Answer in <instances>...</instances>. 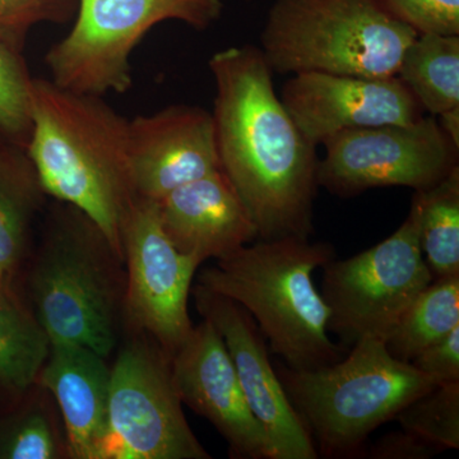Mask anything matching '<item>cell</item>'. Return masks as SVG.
Returning a JSON list of instances; mask_svg holds the SVG:
<instances>
[{
    "instance_id": "6da1fadb",
    "label": "cell",
    "mask_w": 459,
    "mask_h": 459,
    "mask_svg": "<svg viewBox=\"0 0 459 459\" xmlns=\"http://www.w3.org/2000/svg\"><path fill=\"white\" fill-rule=\"evenodd\" d=\"M213 126L221 171L255 222L258 238H310L318 192L316 146L283 107L261 49L211 56Z\"/></svg>"
},
{
    "instance_id": "7a4b0ae2",
    "label": "cell",
    "mask_w": 459,
    "mask_h": 459,
    "mask_svg": "<svg viewBox=\"0 0 459 459\" xmlns=\"http://www.w3.org/2000/svg\"><path fill=\"white\" fill-rule=\"evenodd\" d=\"M26 151L45 193L89 216L123 261V230L137 201L129 120L100 96L33 78Z\"/></svg>"
},
{
    "instance_id": "3957f363",
    "label": "cell",
    "mask_w": 459,
    "mask_h": 459,
    "mask_svg": "<svg viewBox=\"0 0 459 459\" xmlns=\"http://www.w3.org/2000/svg\"><path fill=\"white\" fill-rule=\"evenodd\" d=\"M334 258L328 243L256 238L204 268L198 285L243 307L290 369H316L349 351L329 338L328 307L313 280Z\"/></svg>"
},
{
    "instance_id": "277c9868",
    "label": "cell",
    "mask_w": 459,
    "mask_h": 459,
    "mask_svg": "<svg viewBox=\"0 0 459 459\" xmlns=\"http://www.w3.org/2000/svg\"><path fill=\"white\" fill-rule=\"evenodd\" d=\"M124 262L89 216L54 208L29 277L32 312L53 343H75L108 358L123 319Z\"/></svg>"
},
{
    "instance_id": "5b68a950",
    "label": "cell",
    "mask_w": 459,
    "mask_h": 459,
    "mask_svg": "<svg viewBox=\"0 0 459 459\" xmlns=\"http://www.w3.org/2000/svg\"><path fill=\"white\" fill-rule=\"evenodd\" d=\"M276 371L320 453L352 457L376 429L439 382L398 360L377 338L353 344L341 360L310 370Z\"/></svg>"
},
{
    "instance_id": "8992f818",
    "label": "cell",
    "mask_w": 459,
    "mask_h": 459,
    "mask_svg": "<svg viewBox=\"0 0 459 459\" xmlns=\"http://www.w3.org/2000/svg\"><path fill=\"white\" fill-rule=\"evenodd\" d=\"M416 36L376 0H274L259 49L273 74L391 77Z\"/></svg>"
},
{
    "instance_id": "52a82bcc",
    "label": "cell",
    "mask_w": 459,
    "mask_h": 459,
    "mask_svg": "<svg viewBox=\"0 0 459 459\" xmlns=\"http://www.w3.org/2000/svg\"><path fill=\"white\" fill-rule=\"evenodd\" d=\"M222 11V0H78L74 27L45 63L63 89L122 95L133 84V50L152 27L175 20L204 31Z\"/></svg>"
},
{
    "instance_id": "ba28073f",
    "label": "cell",
    "mask_w": 459,
    "mask_h": 459,
    "mask_svg": "<svg viewBox=\"0 0 459 459\" xmlns=\"http://www.w3.org/2000/svg\"><path fill=\"white\" fill-rule=\"evenodd\" d=\"M328 332L346 350L364 338L385 341L411 304L433 282L420 244V202L394 234L351 258L323 265Z\"/></svg>"
},
{
    "instance_id": "9c48e42d",
    "label": "cell",
    "mask_w": 459,
    "mask_h": 459,
    "mask_svg": "<svg viewBox=\"0 0 459 459\" xmlns=\"http://www.w3.org/2000/svg\"><path fill=\"white\" fill-rule=\"evenodd\" d=\"M171 358L135 333L110 368L108 435L101 459H210L183 411Z\"/></svg>"
},
{
    "instance_id": "30bf717a",
    "label": "cell",
    "mask_w": 459,
    "mask_h": 459,
    "mask_svg": "<svg viewBox=\"0 0 459 459\" xmlns=\"http://www.w3.org/2000/svg\"><path fill=\"white\" fill-rule=\"evenodd\" d=\"M323 146L318 186L340 198L382 186L421 192L459 166V147L433 115L413 123L342 132Z\"/></svg>"
},
{
    "instance_id": "8fae6325",
    "label": "cell",
    "mask_w": 459,
    "mask_h": 459,
    "mask_svg": "<svg viewBox=\"0 0 459 459\" xmlns=\"http://www.w3.org/2000/svg\"><path fill=\"white\" fill-rule=\"evenodd\" d=\"M123 262L124 322L171 358L195 327L188 303L201 263L175 247L161 228L155 202L142 198L124 226Z\"/></svg>"
},
{
    "instance_id": "7c38bea8",
    "label": "cell",
    "mask_w": 459,
    "mask_h": 459,
    "mask_svg": "<svg viewBox=\"0 0 459 459\" xmlns=\"http://www.w3.org/2000/svg\"><path fill=\"white\" fill-rule=\"evenodd\" d=\"M190 294L202 318L210 320L221 334L247 404L267 435L272 459L318 458L313 437L272 367L267 340L253 316L235 301L198 283Z\"/></svg>"
},
{
    "instance_id": "4fadbf2b",
    "label": "cell",
    "mask_w": 459,
    "mask_h": 459,
    "mask_svg": "<svg viewBox=\"0 0 459 459\" xmlns=\"http://www.w3.org/2000/svg\"><path fill=\"white\" fill-rule=\"evenodd\" d=\"M296 126L316 144L355 129L413 123L424 110L397 75L291 74L280 96Z\"/></svg>"
},
{
    "instance_id": "5bb4252c",
    "label": "cell",
    "mask_w": 459,
    "mask_h": 459,
    "mask_svg": "<svg viewBox=\"0 0 459 459\" xmlns=\"http://www.w3.org/2000/svg\"><path fill=\"white\" fill-rule=\"evenodd\" d=\"M170 364L181 402L216 428L232 457L272 459L267 435L253 415L231 356L210 320L193 327Z\"/></svg>"
},
{
    "instance_id": "9a60e30c",
    "label": "cell",
    "mask_w": 459,
    "mask_h": 459,
    "mask_svg": "<svg viewBox=\"0 0 459 459\" xmlns=\"http://www.w3.org/2000/svg\"><path fill=\"white\" fill-rule=\"evenodd\" d=\"M129 161L135 195L153 202L221 171L212 113L172 105L129 120Z\"/></svg>"
},
{
    "instance_id": "2e32d148",
    "label": "cell",
    "mask_w": 459,
    "mask_h": 459,
    "mask_svg": "<svg viewBox=\"0 0 459 459\" xmlns=\"http://www.w3.org/2000/svg\"><path fill=\"white\" fill-rule=\"evenodd\" d=\"M155 204L166 237L201 264L258 238L252 217L222 171L184 184Z\"/></svg>"
},
{
    "instance_id": "e0dca14e",
    "label": "cell",
    "mask_w": 459,
    "mask_h": 459,
    "mask_svg": "<svg viewBox=\"0 0 459 459\" xmlns=\"http://www.w3.org/2000/svg\"><path fill=\"white\" fill-rule=\"evenodd\" d=\"M36 383L56 401L68 458L101 459L110 394L107 358L82 344H50Z\"/></svg>"
},
{
    "instance_id": "ac0fdd59",
    "label": "cell",
    "mask_w": 459,
    "mask_h": 459,
    "mask_svg": "<svg viewBox=\"0 0 459 459\" xmlns=\"http://www.w3.org/2000/svg\"><path fill=\"white\" fill-rule=\"evenodd\" d=\"M25 148L0 141V283L14 289L30 231L47 197Z\"/></svg>"
},
{
    "instance_id": "d6986e66",
    "label": "cell",
    "mask_w": 459,
    "mask_h": 459,
    "mask_svg": "<svg viewBox=\"0 0 459 459\" xmlns=\"http://www.w3.org/2000/svg\"><path fill=\"white\" fill-rule=\"evenodd\" d=\"M422 110L433 117L459 107V35L421 33L410 42L397 71Z\"/></svg>"
},
{
    "instance_id": "ffe728a7",
    "label": "cell",
    "mask_w": 459,
    "mask_h": 459,
    "mask_svg": "<svg viewBox=\"0 0 459 459\" xmlns=\"http://www.w3.org/2000/svg\"><path fill=\"white\" fill-rule=\"evenodd\" d=\"M50 340L16 291L0 283V386L22 394L36 385Z\"/></svg>"
},
{
    "instance_id": "44dd1931",
    "label": "cell",
    "mask_w": 459,
    "mask_h": 459,
    "mask_svg": "<svg viewBox=\"0 0 459 459\" xmlns=\"http://www.w3.org/2000/svg\"><path fill=\"white\" fill-rule=\"evenodd\" d=\"M459 325V276L434 280L385 338L389 353L411 362Z\"/></svg>"
},
{
    "instance_id": "7402d4cb",
    "label": "cell",
    "mask_w": 459,
    "mask_h": 459,
    "mask_svg": "<svg viewBox=\"0 0 459 459\" xmlns=\"http://www.w3.org/2000/svg\"><path fill=\"white\" fill-rule=\"evenodd\" d=\"M420 202V244L433 279L459 276V166Z\"/></svg>"
},
{
    "instance_id": "603a6c76",
    "label": "cell",
    "mask_w": 459,
    "mask_h": 459,
    "mask_svg": "<svg viewBox=\"0 0 459 459\" xmlns=\"http://www.w3.org/2000/svg\"><path fill=\"white\" fill-rule=\"evenodd\" d=\"M40 395L9 418L0 428V458L57 459L68 457L65 430L56 420L40 386Z\"/></svg>"
},
{
    "instance_id": "cb8c5ba5",
    "label": "cell",
    "mask_w": 459,
    "mask_h": 459,
    "mask_svg": "<svg viewBox=\"0 0 459 459\" xmlns=\"http://www.w3.org/2000/svg\"><path fill=\"white\" fill-rule=\"evenodd\" d=\"M401 429L444 449L459 448V382H443L420 395L394 418Z\"/></svg>"
},
{
    "instance_id": "d4e9b609",
    "label": "cell",
    "mask_w": 459,
    "mask_h": 459,
    "mask_svg": "<svg viewBox=\"0 0 459 459\" xmlns=\"http://www.w3.org/2000/svg\"><path fill=\"white\" fill-rule=\"evenodd\" d=\"M32 83L22 51L0 44V141L25 150L32 131Z\"/></svg>"
},
{
    "instance_id": "484cf974",
    "label": "cell",
    "mask_w": 459,
    "mask_h": 459,
    "mask_svg": "<svg viewBox=\"0 0 459 459\" xmlns=\"http://www.w3.org/2000/svg\"><path fill=\"white\" fill-rule=\"evenodd\" d=\"M77 8L78 0H0V44L23 53L33 27L71 22Z\"/></svg>"
},
{
    "instance_id": "4316f807",
    "label": "cell",
    "mask_w": 459,
    "mask_h": 459,
    "mask_svg": "<svg viewBox=\"0 0 459 459\" xmlns=\"http://www.w3.org/2000/svg\"><path fill=\"white\" fill-rule=\"evenodd\" d=\"M389 16L418 35H459V0H376Z\"/></svg>"
},
{
    "instance_id": "83f0119b",
    "label": "cell",
    "mask_w": 459,
    "mask_h": 459,
    "mask_svg": "<svg viewBox=\"0 0 459 459\" xmlns=\"http://www.w3.org/2000/svg\"><path fill=\"white\" fill-rule=\"evenodd\" d=\"M411 364L437 382H459V325L419 353Z\"/></svg>"
},
{
    "instance_id": "f1b7e54d",
    "label": "cell",
    "mask_w": 459,
    "mask_h": 459,
    "mask_svg": "<svg viewBox=\"0 0 459 459\" xmlns=\"http://www.w3.org/2000/svg\"><path fill=\"white\" fill-rule=\"evenodd\" d=\"M443 451L440 446L402 429L401 431H394L380 437L371 446L369 458L428 459Z\"/></svg>"
},
{
    "instance_id": "f546056e",
    "label": "cell",
    "mask_w": 459,
    "mask_h": 459,
    "mask_svg": "<svg viewBox=\"0 0 459 459\" xmlns=\"http://www.w3.org/2000/svg\"><path fill=\"white\" fill-rule=\"evenodd\" d=\"M437 117L443 131L451 138L453 143L459 147V107L446 111Z\"/></svg>"
}]
</instances>
